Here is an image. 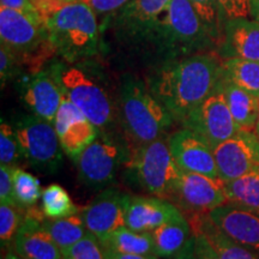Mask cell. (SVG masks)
Returning a JSON list of instances; mask_svg holds the SVG:
<instances>
[{
  "label": "cell",
  "mask_w": 259,
  "mask_h": 259,
  "mask_svg": "<svg viewBox=\"0 0 259 259\" xmlns=\"http://www.w3.org/2000/svg\"><path fill=\"white\" fill-rule=\"evenodd\" d=\"M222 78V59L211 53L163 60L150 74L148 87L178 124L215 92Z\"/></svg>",
  "instance_id": "6da1fadb"
},
{
  "label": "cell",
  "mask_w": 259,
  "mask_h": 259,
  "mask_svg": "<svg viewBox=\"0 0 259 259\" xmlns=\"http://www.w3.org/2000/svg\"><path fill=\"white\" fill-rule=\"evenodd\" d=\"M118 116L126 138L135 148L162 138L177 124L148 84L132 74L121 78Z\"/></svg>",
  "instance_id": "7a4b0ae2"
},
{
  "label": "cell",
  "mask_w": 259,
  "mask_h": 259,
  "mask_svg": "<svg viewBox=\"0 0 259 259\" xmlns=\"http://www.w3.org/2000/svg\"><path fill=\"white\" fill-rule=\"evenodd\" d=\"M144 40L163 60L205 53L216 46L189 0H171Z\"/></svg>",
  "instance_id": "3957f363"
},
{
  "label": "cell",
  "mask_w": 259,
  "mask_h": 259,
  "mask_svg": "<svg viewBox=\"0 0 259 259\" xmlns=\"http://www.w3.org/2000/svg\"><path fill=\"white\" fill-rule=\"evenodd\" d=\"M48 69L61 90L99 130H106L118 115V106L113 100L101 72L85 60L79 63L57 61Z\"/></svg>",
  "instance_id": "277c9868"
},
{
  "label": "cell",
  "mask_w": 259,
  "mask_h": 259,
  "mask_svg": "<svg viewBox=\"0 0 259 259\" xmlns=\"http://www.w3.org/2000/svg\"><path fill=\"white\" fill-rule=\"evenodd\" d=\"M58 56L66 63H79L100 52L97 16L84 0L64 6L46 21Z\"/></svg>",
  "instance_id": "5b68a950"
},
{
  "label": "cell",
  "mask_w": 259,
  "mask_h": 259,
  "mask_svg": "<svg viewBox=\"0 0 259 259\" xmlns=\"http://www.w3.org/2000/svg\"><path fill=\"white\" fill-rule=\"evenodd\" d=\"M0 41L17 56L28 72L44 70L57 56L46 22L0 6Z\"/></svg>",
  "instance_id": "8992f818"
},
{
  "label": "cell",
  "mask_w": 259,
  "mask_h": 259,
  "mask_svg": "<svg viewBox=\"0 0 259 259\" xmlns=\"http://www.w3.org/2000/svg\"><path fill=\"white\" fill-rule=\"evenodd\" d=\"M125 167L126 177L132 184L162 198H167L180 173L167 139L163 138L132 149Z\"/></svg>",
  "instance_id": "52a82bcc"
},
{
  "label": "cell",
  "mask_w": 259,
  "mask_h": 259,
  "mask_svg": "<svg viewBox=\"0 0 259 259\" xmlns=\"http://www.w3.org/2000/svg\"><path fill=\"white\" fill-rule=\"evenodd\" d=\"M131 150L120 139L100 130L92 144L76 161L79 180L89 189L105 190L115 180L119 168L128 161Z\"/></svg>",
  "instance_id": "ba28073f"
},
{
  "label": "cell",
  "mask_w": 259,
  "mask_h": 259,
  "mask_svg": "<svg viewBox=\"0 0 259 259\" xmlns=\"http://www.w3.org/2000/svg\"><path fill=\"white\" fill-rule=\"evenodd\" d=\"M22 155L30 167L53 174L63 163V149L53 122L34 114L21 115L14 124Z\"/></svg>",
  "instance_id": "9c48e42d"
},
{
  "label": "cell",
  "mask_w": 259,
  "mask_h": 259,
  "mask_svg": "<svg viewBox=\"0 0 259 259\" xmlns=\"http://www.w3.org/2000/svg\"><path fill=\"white\" fill-rule=\"evenodd\" d=\"M166 199L190 216L208 213L227 203L221 180L183 169Z\"/></svg>",
  "instance_id": "30bf717a"
},
{
  "label": "cell",
  "mask_w": 259,
  "mask_h": 259,
  "mask_svg": "<svg viewBox=\"0 0 259 259\" xmlns=\"http://www.w3.org/2000/svg\"><path fill=\"white\" fill-rule=\"evenodd\" d=\"M181 126L202 136L212 149L240 130L219 85L187 116Z\"/></svg>",
  "instance_id": "8fae6325"
},
{
  "label": "cell",
  "mask_w": 259,
  "mask_h": 259,
  "mask_svg": "<svg viewBox=\"0 0 259 259\" xmlns=\"http://www.w3.org/2000/svg\"><path fill=\"white\" fill-rule=\"evenodd\" d=\"M219 179L227 183L259 167V137L240 128L231 138L212 149Z\"/></svg>",
  "instance_id": "7c38bea8"
},
{
  "label": "cell",
  "mask_w": 259,
  "mask_h": 259,
  "mask_svg": "<svg viewBox=\"0 0 259 259\" xmlns=\"http://www.w3.org/2000/svg\"><path fill=\"white\" fill-rule=\"evenodd\" d=\"M53 125L61 149L73 162L78 160L84 149L93 143L100 132L64 93Z\"/></svg>",
  "instance_id": "4fadbf2b"
},
{
  "label": "cell",
  "mask_w": 259,
  "mask_h": 259,
  "mask_svg": "<svg viewBox=\"0 0 259 259\" xmlns=\"http://www.w3.org/2000/svg\"><path fill=\"white\" fill-rule=\"evenodd\" d=\"M167 142L180 169L219 179L212 148L202 136L183 127L168 136Z\"/></svg>",
  "instance_id": "5bb4252c"
},
{
  "label": "cell",
  "mask_w": 259,
  "mask_h": 259,
  "mask_svg": "<svg viewBox=\"0 0 259 259\" xmlns=\"http://www.w3.org/2000/svg\"><path fill=\"white\" fill-rule=\"evenodd\" d=\"M21 100L31 114L53 122L59 109L63 90L51 70L28 72L18 80Z\"/></svg>",
  "instance_id": "9a60e30c"
},
{
  "label": "cell",
  "mask_w": 259,
  "mask_h": 259,
  "mask_svg": "<svg viewBox=\"0 0 259 259\" xmlns=\"http://www.w3.org/2000/svg\"><path fill=\"white\" fill-rule=\"evenodd\" d=\"M128 193L116 187H107L89 205L80 210L87 229L100 241L119 227L125 226V208Z\"/></svg>",
  "instance_id": "2e32d148"
},
{
  "label": "cell",
  "mask_w": 259,
  "mask_h": 259,
  "mask_svg": "<svg viewBox=\"0 0 259 259\" xmlns=\"http://www.w3.org/2000/svg\"><path fill=\"white\" fill-rule=\"evenodd\" d=\"M171 0H130L113 14L116 32L130 40H144Z\"/></svg>",
  "instance_id": "e0dca14e"
},
{
  "label": "cell",
  "mask_w": 259,
  "mask_h": 259,
  "mask_svg": "<svg viewBox=\"0 0 259 259\" xmlns=\"http://www.w3.org/2000/svg\"><path fill=\"white\" fill-rule=\"evenodd\" d=\"M184 216L176 204L162 197L130 196L126 200L125 226L137 232H153L157 227Z\"/></svg>",
  "instance_id": "ac0fdd59"
},
{
  "label": "cell",
  "mask_w": 259,
  "mask_h": 259,
  "mask_svg": "<svg viewBox=\"0 0 259 259\" xmlns=\"http://www.w3.org/2000/svg\"><path fill=\"white\" fill-rule=\"evenodd\" d=\"M208 216L226 235L259 254V215L226 203Z\"/></svg>",
  "instance_id": "d6986e66"
},
{
  "label": "cell",
  "mask_w": 259,
  "mask_h": 259,
  "mask_svg": "<svg viewBox=\"0 0 259 259\" xmlns=\"http://www.w3.org/2000/svg\"><path fill=\"white\" fill-rule=\"evenodd\" d=\"M44 216L37 210L35 213H25L12 246L23 259H63L59 246L44 228Z\"/></svg>",
  "instance_id": "ffe728a7"
},
{
  "label": "cell",
  "mask_w": 259,
  "mask_h": 259,
  "mask_svg": "<svg viewBox=\"0 0 259 259\" xmlns=\"http://www.w3.org/2000/svg\"><path fill=\"white\" fill-rule=\"evenodd\" d=\"M218 50L221 59L259 61V23L248 17L226 21Z\"/></svg>",
  "instance_id": "44dd1931"
},
{
  "label": "cell",
  "mask_w": 259,
  "mask_h": 259,
  "mask_svg": "<svg viewBox=\"0 0 259 259\" xmlns=\"http://www.w3.org/2000/svg\"><path fill=\"white\" fill-rule=\"evenodd\" d=\"M189 221L194 232L205 236L220 259H259L258 253L238 244L219 229L210 220L208 213L192 215L190 216Z\"/></svg>",
  "instance_id": "7402d4cb"
},
{
  "label": "cell",
  "mask_w": 259,
  "mask_h": 259,
  "mask_svg": "<svg viewBox=\"0 0 259 259\" xmlns=\"http://www.w3.org/2000/svg\"><path fill=\"white\" fill-rule=\"evenodd\" d=\"M219 88L225 95L227 105L239 127L244 130L254 128L259 118V96L236 87L226 79L223 74Z\"/></svg>",
  "instance_id": "603a6c76"
},
{
  "label": "cell",
  "mask_w": 259,
  "mask_h": 259,
  "mask_svg": "<svg viewBox=\"0 0 259 259\" xmlns=\"http://www.w3.org/2000/svg\"><path fill=\"white\" fill-rule=\"evenodd\" d=\"M154 254L158 258L171 259L184 250L193 235L192 226L185 216L164 223L153 232Z\"/></svg>",
  "instance_id": "cb8c5ba5"
},
{
  "label": "cell",
  "mask_w": 259,
  "mask_h": 259,
  "mask_svg": "<svg viewBox=\"0 0 259 259\" xmlns=\"http://www.w3.org/2000/svg\"><path fill=\"white\" fill-rule=\"evenodd\" d=\"M227 203L259 215V167L223 183Z\"/></svg>",
  "instance_id": "d4e9b609"
},
{
  "label": "cell",
  "mask_w": 259,
  "mask_h": 259,
  "mask_svg": "<svg viewBox=\"0 0 259 259\" xmlns=\"http://www.w3.org/2000/svg\"><path fill=\"white\" fill-rule=\"evenodd\" d=\"M108 250L127 254H154L151 232H137L121 226L101 241Z\"/></svg>",
  "instance_id": "484cf974"
},
{
  "label": "cell",
  "mask_w": 259,
  "mask_h": 259,
  "mask_svg": "<svg viewBox=\"0 0 259 259\" xmlns=\"http://www.w3.org/2000/svg\"><path fill=\"white\" fill-rule=\"evenodd\" d=\"M42 225L54 242L59 246L61 252L88 234V229L79 212L63 219L44 220Z\"/></svg>",
  "instance_id": "4316f807"
},
{
  "label": "cell",
  "mask_w": 259,
  "mask_h": 259,
  "mask_svg": "<svg viewBox=\"0 0 259 259\" xmlns=\"http://www.w3.org/2000/svg\"><path fill=\"white\" fill-rule=\"evenodd\" d=\"M222 74L239 88L259 96V61L239 58L222 59Z\"/></svg>",
  "instance_id": "83f0119b"
},
{
  "label": "cell",
  "mask_w": 259,
  "mask_h": 259,
  "mask_svg": "<svg viewBox=\"0 0 259 259\" xmlns=\"http://www.w3.org/2000/svg\"><path fill=\"white\" fill-rule=\"evenodd\" d=\"M41 211L46 219L57 220L76 215L79 210L63 186L52 184L42 191Z\"/></svg>",
  "instance_id": "f1b7e54d"
},
{
  "label": "cell",
  "mask_w": 259,
  "mask_h": 259,
  "mask_svg": "<svg viewBox=\"0 0 259 259\" xmlns=\"http://www.w3.org/2000/svg\"><path fill=\"white\" fill-rule=\"evenodd\" d=\"M12 179L16 205L24 211L34 208L42 196L40 181L37 178L22 168L14 167Z\"/></svg>",
  "instance_id": "f546056e"
},
{
  "label": "cell",
  "mask_w": 259,
  "mask_h": 259,
  "mask_svg": "<svg viewBox=\"0 0 259 259\" xmlns=\"http://www.w3.org/2000/svg\"><path fill=\"white\" fill-rule=\"evenodd\" d=\"M197 16L204 24L209 35L219 46L221 41L226 18L219 0H189Z\"/></svg>",
  "instance_id": "4dcf8cb0"
},
{
  "label": "cell",
  "mask_w": 259,
  "mask_h": 259,
  "mask_svg": "<svg viewBox=\"0 0 259 259\" xmlns=\"http://www.w3.org/2000/svg\"><path fill=\"white\" fill-rule=\"evenodd\" d=\"M24 216L25 211L17 205L0 203V242L3 250L12 248Z\"/></svg>",
  "instance_id": "1f68e13d"
},
{
  "label": "cell",
  "mask_w": 259,
  "mask_h": 259,
  "mask_svg": "<svg viewBox=\"0 0 259 259\" xmlns=\"http://www.w3.org/2000/svg\"><path fill=\"white\" fill-rule=\"evenodd\" d=\"M63 259H111L108 248L88 232L84 238L63 251Z\"/></svg>",
  "instance_id": "d6a6232c"
},
{
  "label": "cell",
  "mask_w": 259,
  "mask_h": 259,
  "mask_svg": "<svg viewBox=\"0 0 259 259\" xmlns=\"http://www.w3.org/2000/svg\"><path fill=\"white\" fill-rule=\"evenodd\" d=\"M23 158L15 127L9 122L2 120L0 124V164L16 167L19 160Z\"/></svg>",
  "instance_id": "836d02e7"
},
{
  "label": "cell",
  "mask_w": 259,
  "mask_h": 259,
  "mask_svg": "<svg viewBox=\"0 0 259 259\" xmlns=\"http://www.w3.org/2000/svg\"><path fill=\"white\" fill-rule=\"evenodd\" d=\"M23 65L17 58V56L8 47L0 46V82L2 88L8 84L10 80L16 79L21 76Z\"/></svg>",
  "instance_id": "e575fe53"
},
{
  "label": "cell",
  "mask_w": 259,
  "mask_h": 259,
  "mask_svg": "<svg viewBox=\"0 0 259 259\" xmlns=\"http://www.w3.org/2000/svg\"><path fill=\"white\" fill-rule=\"evenodd\" d=\"M226 21L235 18H247L251 16V0H219Z\"/></svg>",
  "instance_id": "d590c367"
},
{
  "label": "cell",
  "mask_w": 259,
  "mask_h": 259,
  "mask_svg": "<svg viewBox=\"0 0 259 259\" xmlns=\"http://www.w3.org/2000/svg\"><path fill=\"white\" fill-rule=\"evenodd\" d=\"M12 171H14V167L0 164V203L16 205Z\"/></svg>",
  "instance_id": "8d00e7d4"
},
{
  "label": "cell",
  "mask_w": 259,
  "mask_h": 259,
  "mask_svg": "<svg viewBox=\"0 0 259 259\" xmlns=\"http://www.w3.org/2000/svg\"><path fill=\"white\" fill-rule=\"evenodd\" d=\"M30 2L42 19L47 21L52 16L56 15L58 11H60L64 6L70 4V3L77 2V0H30Z\"/></svg>",
  "instance_id": "74e56055"
},
{
  "label": "cell",
  "mask_w": 259,
  "mask_h": 259,
  "mask_svg": "<svg viewBox=\"0 0 259 259\" xmlns=\"http://www.w3.org/2000/svg\"><path fill=\"white\" fill-rule=\"evenodd\" d=\"M88 4L96 16H103L114 14L121 9L130 0H84Z\"/></svg>",
  "instance_id": "f35d334b"
},
{
  "label": "cell",
  "mask_w": 259,
  "mask_h": 259,
  "mask_svg": "<svg viewBox=\"0 0 259 259\" xmlns=\"http://www.w3.org/2000/svg\"><path fill=\"white\" fill-rule=\"evenodd\" d=\"M0 6L16 10V11L22 12V14L30 16V17L34 19L45 21V19H42L41 16L38 15V12L36 11V9L34 8V5L31 4L30 0H0Z\"/></svg>",
  "instance_id": "ab89813d"
},
{
  "label": "cell",
  "mask_w": 259,
  "mask_h": 259,
  "mask_svg": "<svg viewBox=\"0 0 259 259\" xmlns=\"http://www.w3.org/2000/svg\"><path fill=\"white\" fill-rule=\"evenodd\" d=\"M196 235V252L198 255V259H220L219 254L213 250V247L210 245V242L206 240V238L198 232H194Z\"/></svg>",
  "instance_id": "60d3db41"
},
{
  "label": "cell",
  "mask_w": 259,
  "mask_h": 259,
  "mask_svg": "<svg viewBox=\"0 0 259 259\" xmlns=\"http://www.w3.org/2000/svg\"><path fill=\"white\" fill-rule=\"evenodd\" d=\"M171 259H198L196 252V235H194V233L190 241L187 242V245L184 247V250Z\"/></svg>",
  "instance_id": "b9f144b4"
},
{
  "label": "cell",
  "mask_w": 259,
  "mask_h": 259,
  "mask_svg": "<svg viewBox=\"0 0 259 259\" xmlns=\"http://www.w3.org/2000/svg\"><path fill=\"white\" fill-rule=\"evenodd\" d=\"M109 251L111 259H160L155 254H127V253H119V252Z\"/></svg>",
  "instance_id": "7bdbcfd3"
},
{
  "label": "cell",
  "mask_w": 259,
  "mask_h": 259,
  "mask_svg": "<svg viewBox=\"0 0 259 259\" xmlns=\"http://www.w3.org/2000/svg\"><path fill=\"white\" fill-rule=\"evenodd\" d=\"M250 10L252 18L259 23V0H251Z\"/></svg>",
  "instance_id": "ee69618b"
},
{
  "label": "cell",
  "mask_w": 259,
  "mask_h": 259,
  "mask_svg": "<svg viewBox=\"0 0 259 259\" xmlns=\"http://www.w3.org/2000/svg\"><path fill=\"white\" fill-rule=\"evenodd\" d=\"M2 259H23V258H22L19 254H17V252H16L14 248H9V250H6L5 255Z\"/></svg>",
  "instance_id": "f6af8a7d"
},
{
  "label": "cell",
  "mask_w": 259,
  "mask_h": 259,
  "mask_svg": "<svg viewBox=\"0 0 259 259\" xmlns=\"http://www.w3.org/2000/svg\"><path fill=\"white\" fill-rule=\"evenodd\" d=\"M254 132H255V135H257L258 137H259V118H258V120H257V124H255Z\"/></svg>",
  "instance_id": "bcb514c9"
}]
</instances>
